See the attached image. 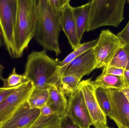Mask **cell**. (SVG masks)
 <instances>
[{
	"label": "cell",
	"instance_id": "cell-1",
	"mask_svg": "<svg viewBox=\"0 0 129 128\" xmlns=\"http://www.w3.org/2000/svg\"><path fill=\"white\" fill-rule=\"evenodd\" d=\"M60 11L51 7L48 0H39L34 37L45 50L53 52L56 56L61 53L59 34L62 28Z\"/></svg>",
	"mask_w": 129,
	"mask_h": 128
},
{
	"label": "cell",
	"instance_id": "cell-2",
	"mask_svg": "<svg viewBox=\"0 0 129 128\" xmlns=\"http://www.w3.org/2000/svg\"><path fill=\"white\" fill-rule=\"evenodd\" d=\"M59 60L49 57L46 50L31 53L27 58L24 74L33 83L34 88L57 87L61 76Z\"/></svg>",
	"mask_w": 129,
	"mask_h": 128
},
{
	"label": "cell",
	"instance_id": "cell-3",
	"mask_svg": "<svg viewBox=\"0 0 129 128\" xmlns=\"http://www.w3.org/2000/svg\"><path fill=\"white\" fill-rule=\"evenodd\" d=\"M39 1L17 0L15 43L17 58H20L34 37Z\"/></svg>",
	"mask_w": 129,
	"mask_h": 128
},
{
	"label": "cell",
	"instance_id": "cell-4",
	"mask_svg": "<svg viewBox=\"0 0 129 128\" xmlns=\"http://www.w3.org/2000/svg\"><path fill=\"white\" fill-rule=\"evenodd\" d=\"M126 0H93L89 15L86 31L102 26L117 27L124 19Z\"/></svg>",
	"mask_w": 129,
	"mask_h": 128
},
{
	"label": "cell",
	"instance_id": "cell-5",
	"mask_svg": "<svg viewBox=\"0 0 129 128\" xmlns=\"http://www.w3.org/2000/svg\"><path fill=\"white\" fill-rule=\"evenodd\" d=\"M17 0H0V35L10 57L17 58L15 43Z\"/></svg>",
	"mask_w": 129,
	"mask_h": 128
},
{
	"label": "cell",
	"instance_id": "cell-6",
	"mask_svg": "<svg viewBox=\"0 0 129 128\" xmlns=\"http://www.w3.org/2000/svg\"><path fill=\"white\" fill-rule=\"evenodd\" d=\"M119 38L109 30L102 31L93 49L96 69L105 67L117 50L122 46Z\"/></svg>",
	"mask_w": 129,
	"mask_h": 128
},
{
	"label": "cell",
	"instance_id": "cell-7",
	"mask_svg": "<svg viewBox=\"0 0 129 128\" xmlns=\"http://www.w3.org/2000/svg\"><path fill=\"white\" fill-rule=\"evenodd\" d=\"M91 79L80 82L78 88L82 92L92 125L95 128L104 127L107 126V116L102 110L98 103L95 94L96 86Z\"/></svg>",
	"mask_w": 129,
	"mask_h": 128
},
{
	"label": "cell",
	"instance_id": "cell-8",
	"mask_svg": "<svg viewBox=\"0 0 129 128\" xmlns=\"http://www.w3.org/2000/svg\"><path fill=\"white\" fill-rule=\"evenodd\" d=\"M34 88L31 81L19 86L9 95L0 105V123L9 119L15 111L27 100Z\"/></svg>",
	"mask_w": 129,
	"mask_h": 128
},
{
	"label": "cell",
	"instance_id": "cell-9",
	"mask_svg": "<svg viewBox=\"0 0 129 128\" xmlns=\"http://www.w3.org/2000/svg\"><path fill=\"white\" fill-rule=\"evenodd\" d=\"M81 128H90L91 119L86 106L82 92L78 88L68 100L65 115Z\"/></svg>",
	"mask_w": 129,
	"mask_h": 128
},
{
	"label": "cell",
	"instance_id": "cell-10",
	"mask_svg": "<svg viewBox=\"0 0 129 128\" xmlns=\"http://www.w3.org/2000/svg\"><path fill=\"white\" fill-rule=\"evenodd\" d=\"M111 104V113L109 117L117 126L129 128V103L122 90L108 89Z\"/></svg>",
	"mask_w": 129,
	"mask_h": 128
},
{
	"label": "cell",
	"instance_id": "cell-11",
	"mask_svg": "<svg viewBox=\"0 0 129 128\" xmlns=\"http://www.w3.org/2000/svg\"><path fill=\"white\" fill-rule=\"evenodd\" d=\"M40 113V109L31 107L26 101L2 124L1 128H30Z\"/></svg>",
	"mask_w": 129,
	"mask_h": 128
},
{
	"label": "cell",
	"instance_id": "cell-12",
	"mask_svg": "<svg viewBox=\"0 0 129 128\" xmlns=\"http://www.w3.org/2000/svg\"><path fill=\"white\" fill-rule=\"evenodd\" d=\"M96 69V62L93 49L80 55L72 61L64 70L63 76L73 75L81 80Z\"/></svg>",
	"mask_w": 129,
	"mask_h": 128
},
{
	"label": "cell",
	"instance_id": "cell-13",
	"mask_svg": "<svg viewBox=\"0 0 129 128\" xmlns=\"http://www.w3.org/2000/svg\"><path fill=\"white\" fill-rule=\"evenodd\" d=\"M73 7L70 3L60 11V22L72 49L75 50L81 44L77 34L76 28L73 13Z\"/></svg>",
	"mask_w": 129,
	"mask_h": 128
},
{
	"label": "cell",
	"instance_id": "cell-14",
	"mask_svg": "<svg viewBox=\"0 0 129 128\" xmlns=\"http://www.w3.org/2000/svg\"><path fill=\"white\" fill-rule=\"evenodd\" d=\"M47 104L61 118L66 114L68 101L57 86H51L49 88V97Z\"/></svg>",
	"mask_w": 129,
	"mask_h": 128
},
{
	"label": "cell",
	"instance_id": "cell-15",
	"mask_svg": "<svg viewBox=\"0 0 129 128\" xmlns=\"http://www.w3.org/2000/svg\"><path fill=\"white\" fill-rule=\"evenodd\" d=\"M40 109V115L30 128H58L60 116L47 104Z\"/></svg>",
	"mask_w": 129,
	"mask_h": 128
},
{
	"label": "cell",
	"instance_id": "cell-16",
	"mask_svg": "<svg viewBox=\"0 0 129 128\" xmlns=\"http://www.w3.org/2000/svg\"><path fill=\"white\" fill-rule=\"evenodd\" d=\"M91 1L82 6L73 7V13L76 28L77 37L80 41L86 31Z\"/></svg>",
	"mask_w": 129,
	"mask_h": 128
},
{
	"label": "cell",
	"instance_id": "cell-17",
	"mask_svg": "<svg viewBox=\"0 0 129 128\" xmlns=\"http://www.w3.org/2000/svg\"><path fill=\"white\" fill-rule=\"evenodd\" d=\"M93 84L96 87L114 89L122 90L125 88V83L123 77L117 76L102 73L96 78L95 81H92Z\"/></svg>",
	"mask_w": 129,
	"mask_h": 128
},
{
	"label": "cell",
	"instance_id": "cell-18",
	"mask_svg": "<svg viewBox=\"0 0 129 128\" xmlns=\"http://www.w3.org/2000/svg\"><path fill=\"white\" fill-rule=\"evenodd\" d=\"M98 39L80 44L77 48L68 55L63 61L59 62L58 67L62 77L67 65L77 57L84 53L92 49L98 43Z\"/></svg>",
	"mask_w": 129,
	"mask_h": 128
},
{
	"label": "cell",
	"instance_id": "cell-19",
	"mask_svg": "<svg viewBox=\"0 0 129 128\" xmlns=\"http://www.w3.org/2000/svg\"><path fill=\"white\" fill-rule=\"evenodd\" d=\"M49 97V88H33L27 102L33 108L40 109L47 104Z\"/></svg>",
	"mask_w": 129,
	"mask_h": 128
},
{
	"label": "cell",
	"instance_id": "cell-20",
	"mask_svg": "<svg viewBox=\"0 0 129 128\" xmlns=\"http://www.w3.org/2000/svg\"><path fill=\"white\" fill-rule=\"evenodd\" d=\"M110 67H116L129 70V43L123 45L120 47L108 64L104 68Z\"/></svg>",
	"mask_w": 129,
	"mask_h": 128
},
{
	"label": "cell",
	"instance_id": "cell-21",
	"mask_svg": "<svg viewBox=\"0 0 129 128\" xmlns=\"http://www.w3.org/2000/svg\"><path fill=\"white\" fill-rule=\"evenodd\" d=\"M80 82L75 76L64 75L61 77L57 87L66 97H70L78 89Z\"/></svg>",
	"mask_w": 129,
	"mask_h": 128
},
{
	"label": "cell",
	"instance_id": "cell-22",
	"mask_svg": "<svg viewBox=\"0 0 129 128\" xmlns=\"http://www.w3.org/2000/svg\"><path fill=\"white\" fill-rule=\"evenodd\" d=\"M96 99L102 110L107 116L109 117L112 108L108 89L101 87H96L95 91Z\"/></svg>",
	"mask_w": 129,
	"mask_h": 128
},
{
	"label": "cell",
	"instance_id": "cell-23",
	"mask_svg": "<svg viewBox=\"0 0 129 128\" xmlns=\"http://www.w3.org/2000/svg\"><path fill=\"white\" fill-rule=\"evenodd\" d=\"M0 80L3 82V88H11L17 87L19 86L28 81L25 74H17L15 68L13 69L11 73L9 74L7 78L1 77Z\"/></svg>",
	"mask_w": 129,
	"mask_h": 128
},
{
	"label": "cell",
	"instance_id": "cell-24",
	"mask_svg": "<svg viewBox=\"0 0 129 128\" xmlns=\"http://www.w3.org/2000/svg\"><path fill=\"white\" fill-rule=\"evenodd\" d=\"M117 36L123 46L129 43V21L125 28L119 32Z\"/></svg>",
	"mask_w": 129,
	"mask_h": 128
},
{
	"label": "cell",
	"instance_id": "cell-25",
	"mask_svg": "<svg viewBox=\"0 0 129 128\" xmlns=\"http://www.w3.org/2000/svg\"><path fill=\"white\" fill-rule=\"evenodd\" d=\"M124 72V70L122 68L116 67H110L103 68L102 73L117 76L123 77Z\"/></svg>",
	"mask_w": 129,
	"mask_h": 128
},
{
	"label": "cell",
	"instance_id": "cell-26",
	"mask_svg": "<svg viewBox=\"0 0 129 128\" xmlns=\"http://www.w3.org/2000/svg\"><path fill=\"white\" fill-rule=\"evenodd\" d=\"M51 7L56 11H60L68 4L70 3V0H48Z\"/></svg>",
	"mask_w": 129,
	"mask_h": 128
},
{
	"label": "cell",
	"instance_id": "cell-27",
	"mask_svg": "<svg viewBox=\"0 0 129 128\" xmlns=\"http://www.w3.org/2000/svg\"><path fill=\"white\" fill-rule=\"evenodd\" d=\"M58 128H81L74 122L70 118L64 116L60 119L59 125Z\"/></svg>",
	"mask_w": 129,
	"mask_h": 128
},
{
	"label": "cell",
	"instance_id": "cell-28",
	"mask_svg": "<svg viewBox=\"0 0 129 128\" xmlns=\"http://www.w3.org/2000/svg\"><path fill=\"white\" fill-rule=\"evenodd\" d=\"M17 88V87L11 88H4L3 87H0V105L6 98L13 92Z\"/></svg>",
	"mask_w": 129,
	"mask_h": 128
},
{
	"label": "cell",
	"instance_id": "cell-29",
	"mask_svg": "<svg viewBox=\"0 0 129 128\" xmlns=\"http://www.w3.org/2000/svg\"><path fill=\"white\" fill-rule=\"evenodd\" d=\"M125 88H129V70H124L123 77Z\"/></svg>",
	"mask_w": 129,
	"mask_h": 128
},
{
	"label": "cell",
	"instance_id": "cell-30",
	"mask_svg": "<svg viewBox=\"0 0 129 128\" xmlns=\"http://www.w3.org/2000/svg\"><path fill=\"white\" fill-rule=\"evenodd\" d=\"M123 94L125 95L126 98H127L129 103V88H124L122 90Z\"/></svg>",
	"mask_w": 129,
	"mask_h": 128
},
{
	"label": "cell",
	"instance_id": "cell-31",
	"mask_svg": "<svg viewBox=\"0 0 129 128\" xmlns=\"http://www.w3.org/2000/svg\"><path fill=\"white\" fill-rule=\"evenodd\" d=\"M4 69V68L3 65L0 63V79H1L2 77V74H3Z\"/></svg>",
	"mask_w": 129,
	"mask_h": 128
},
{
	"label": "cell",
	"instance_id": "cell-32",
	"mask_svg": "<svg viewBox=\"0 0 129 128\" xmlns=\"http://www.w3.org/2000/svg\"><path fill=\"white\" fill-rule=\"evenodd\" d=\"M118 128H126L125 127H122L121 126H118Z\"/></svg>",
	"mask_w": 129,
	"mask_h": 128
},
{
	"label": "cell",
	"instance_id": "cell-33",
	"mask_svg": "<svg viewBox=\"0 0 129 128\" xmlns=\"http://www.w3.org/2000/svg\"><path fill=\"white\" fill-rule=\"evenodd\" d=\"M101 128H110L108 127V126H107L106 127H104Z\"/></svg>",
	"mask_w": 129,
	"mask_h": 128
},
{
	"label": "cell",
	"instance_id": "cell-34",
	"mask_svg": "<svg viewBox=\"0 0 129 128\" xmlns=\"http://www.w3.org/2000/svg\"><path fill=\"white\" fill-rule=\"evenodd\" d=\"M2 123H0V128L1 127L2 125Z\"/></svg>",
	"mask_w": 129,
	"mask_h": 128
},
{
	"label": "cell",
	"instance_id": "cell-35",
	"mask_svg": "<svg viewBox=\"0 0 129 128\" xmlns=\"http://www.w3.org/2000/svg\"><path fill=\"white\" fill-rule=\"evenodd\" d=\"M128 2H129V1H128Z\"/></svg>",
	"mask_w": 129,
	"mask_h": 128
},
{
	"label": "cell",
	"instance_id": "cell-36",
	"mask_svg": "<svg viewBox=\"0 0 129 128\" xmlns=\"http://www.w3.org/2000/svg\"><path fill=\"white\" fill-rule=\"evenodd\" d=\"M0 33H1V32H0Z\"/></svg>",
	"mask_w": 129,
	"mask_h": 128
}]
</instances>
